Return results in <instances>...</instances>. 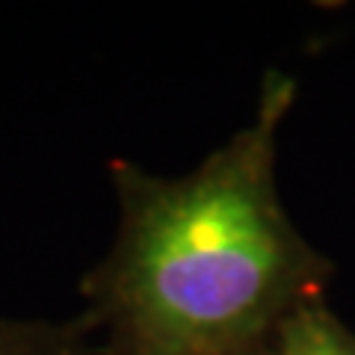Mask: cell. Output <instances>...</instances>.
Here are the masks:
<instances>
[{
    "label": "cell",
    "instance_id": "277c9868",
    "mask_svg": "<svg viewBox=\"0 0 355 355\" xmlns=\"http://www.w3.org/2000/svg\"><path fill=\"white\" fill-rule=\"evenodd\" d=\"M243 355H272V349H270V343H263V347L249 349V352H243Z\"/></svg>",
    "mask_w": 355,
    "mask_h": 355
},
{
    "label": "cell",
    "instance_id": "7a4b0ae2",
    "mask_svg": "<svg viewBox=\"0 0 355 355\" xmlns=\"http://www.w3.org/2000/svg\"><path fill=\"white\" fill-rule=\"evenodd\" d=\"M0 355H101L92 317L69 320L0 314Z\"/></svg>",
    "mask_w": 355,
    "mask_h": 355
},
{
    "label": "cell",
    "instance_id": "3957f363",
    "mask_svg": "<svg viewBox=\"0 0 355 355\" xmlns=\"http://www.w3.org/2000/svg\"><path fill=\"white\" fill-rule=\"evenodd\" d=\"M272 355H355V331L323 302L299 308L270 340Z\"/></svg>",
    "mask_w": 355,
    "mask_h": 355
},
{
    "label": "cell",
    "instance_id": "6da1fadb",
    "mask_svg": "<svg viewBox=\"0 0 355 355\" xmlns=\"http://www.w3.org/2000/svg\"><path fill=\"white\" fill-rule=\"evenodd\" d=\"M293 101V77L266 71L254 116L187 175L110 160L119 228L80 282L101 355H243L326 299L335 266L275 181Z\"/></svg>",
    "mask_w": 355,
    "mask_h": 355
}]
</instances>
